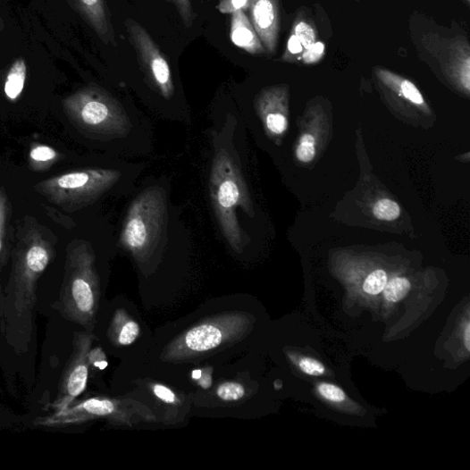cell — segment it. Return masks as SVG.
<instances>
[{
	"label": "cell",
	"instance_id": "19",
	"mask_svg": "<svg viewBox=\"0 0 470 470\" xmlns=\"http://www.w3.org/2000/svg\"><path fill=\"white\" fill-rule=\"evenodd\" d=\"M26 79V65L23 60H18L10 71L6 84L5 92L11 100H16L24 88Z\"/></svg>",
	"mask_w": 470,
	"mask_h": 470
},
{
	"label": "cell",
	"instance_id": "37",
	"mask_svg": "<svg viewBox=\"0 0 470 470\" xmlns=\"http://www.w3.org/2000/svg\"><path fill=\"white\" fill-rule=\"evenodd\" d=\"M4 294H3V286L2 279H0V309L3 308Z\"/></svg>",
	"mask_w": 470,
	"mask_h": 470
},
{
	"label": "cell",
	"instance_id": "9",
	"mask_svg": "<svg viewBox=\"0 0 470 470\" xmlns=\"http://www.w3.org/2000/svg\"><path fill=\"white\" fill-rule=\"evenodd\" d=\"M125 27L136 49L141 71L149 88L165 103L176 97V86L169 62L162 55L149 33L139 23L127 19Z\"/></svg>",
	"mask_w": 470,
	"mask_h": 470
},
{
	"label": "cell",
	"instance_id": "20",
	"mask_svg": "<svg viewBox=\"0 0 470 470\" xmlns=\"http://www.w3.org/2000/svg\"><path fill=\"white\" fill-rule=\"evenodd\" d=\"M215 396L226 404H239L246 399L248 390L245 385L239 382H224L215 389Z\"/></svg>",
	"mask_w": 470,
	"mask_h": 470
},
{
	"label": "cell",
	"instance_id": "28",
	"mask_svg": "<svg viewBox=\"0 0 470 470\" xmlns=\"http://www.w3.org/2000/svg\"><path fill=\"white\" fill-rule=\"evenodd\" d=\"M318 392L324 399L333 404H340L347 399L345 391L340 387L331 383H321L318 386Z\"/></svg>",
	"mask_w": 470,
	"mask_h": 470
},
{
	"label": "cell",
	"instance_id": "13",
	"mask_svg": "<svg viewBox=\"0 0 470 470\" xmlns=\"http://www.w3.org/2000/svg\"><path fill=\"white\" fill-rule=\"evenodd\" d=\"M146 385L157 404L161 406L164 413L165 424H176L185 418L190 407V401L185 394L161 382L151 381L146 382Z\"/></svg>",
	"mask_w": 470,
	"mask_h": 470
},
{
	"label": "cell",
	"instance_id": "12",
	"mask_svg": "<svg viewBox=\"0 0 470 470\" xmlns=\"http://www.w3.org/2000/svg\"><path fill=\"white\" fill-rule=\"evenodd\" d=\"M284 90L280 88H270L262 90L254 100V113L264 128L280 137L288 128V119L280 109L282 107Z\"/></svg>",
	"mask_w": 470,
	"mask_h": 470
},
{
	"label": "cell",
	"instance_id": "23",
	"mask_svg": "<svg viewBox=\"0 0 470 470\" xmlns=\"http://www.w3.org/2000/svg\"><path fill=\"white\" fill-rule=\"evenodd\" d=\"M293 35L306 50L316 42V33L311 24L305 21H298L293 27Z\"/></svg>",
	"mask_w": 470,
	"mask_h": 470
},
{
	"label": "cell",
	"instance_id": "18",
	"mask_svg": "<svg viewBox=\"0 0 470 470\" xmlns=\"http://www.w3.org/2000/svg\"><path fill=\"white\" fill-rule=\"evenodd\" d=\"M59 159V153L43 144L32 145L29 153V165L32 172H46Z\"/></svg>",
	"mask_w": 470,
	"mask_h": 470
},
{
	"label": "cell",
	"instance_id": "25",
	"mask_svg": "<svg viewBox=\"0 0 470 470\" xmlns=\"http://www.w3.org/2000/svg\"><path fill=\"white\" fill-rule=\"evenodd\" d=\"M315 139L312 134H305L301 138L298 147H297L296 155L299 161L309 163L314 160L315 156Z\"/></svg>",
	"mask_w": 470,
	"mask_h": 470
},
{
	"label": "cell",
	"instance_id": "21",
	"mask_svg": "<svg viewBox=\"0 0 470 470\" xmlns=\"http://www.w3.org/2000/svg\"><path fill=\"white\" fill-rule=\"evenodd\" d=\"M412 289V284L407 278H394L387 282L383 290L385 298L396 304L404 299Z\"/></svg>",
	"mask_w": 470,
	"mask_h": 470
},
{
	"label": "cell",
	"instance_id": "5",
	"mask_svg": "<svg viewBox=\"0 0 470 470\" xmlns=\"http://www.w3.org/2000/svg\"><path fill=\"white\" fill-rule=\"evenodd\" d=\"M44 227L32 224L26 230L13 253V270L3 308L6 330L27 323L37 302L38 282L55 256V244Z\"/></svg>",
	"mask_w": 470,
	"mask_h": 470
},
{
	"label": "cell",
	"instance_id": "26",
	"mask_svg": "<svg viewBox=\"0 0 470 470\" xmlns=\"http://www.w3.org/2000/svg\"><path fill=\"white\" fill-rule=\"evenodd\" d=\"M9 199L4 188H0V255L3 253L9 212Z\"/></svg>",
	"mask_w": 470,
	"mask_h": 470
},
{
	"label": "cell",
	"instance_id": "8",
	"mask_svg": "<svg viewBox=\"0 0 470 470\" xmlns=\"http://www.w3.org/2000/svg\"><path fill=\"white\" fill-rule=\"evenodd\" d=\"M95 420L128 427L140 423L158 421L154 412L140 401L132 399L93 397L49 416L37 418L35 424L45 427H64Z\"/></svg>",
	"mask_w": 470,
	"mask_h": 470
},
{
	"label": "cell",
	"instance_id": "30",
	"mask_svg": "<svg viewBox=\"0 0 470 470\" xmlns=\"http://www.w3.org/2000/svg\"><path fill=\"white\" fill-rule=\"evenodd\" d=\"M88 363L90 368L105 371L108 366V358L102 348H91L88 353Z\"/></svg>",
	"mask_w": 470,
	"mask_h": 470
},
{
	"label": "cell",
	"instance_id": "36",
	"mask_svg": "<svg viewBox=\"0 0 470 470\" xmlns=\"http://www.w3.org/2000/svg\"><path fill=\"white\" fill-rule=\"evenodd\" d=\"M201 374H203V369H196L192 373V379L196 382L201 377Z\"/></svg>",
	"mask_w": 470,
	"mask_h": 470
},
{
	"label": "cell",
	"instance_id": "1",
	"mask_svg": "<svg viewBox=\"0 0 470 470\" xmlns=\"http://www.w3.org/2000/svg\"><path fill=\"white\" fill-rule=\"evenodd\" d=\"M206 179L210 207L224 244L243 256L251 243L249 221L256 216L247 174L246 123L235 109L210 118Z\"/></svg>",
	"mask_w": 470,
	"mask_h": 470
},
{
	"label": "cell",
	"instance_id": "2",
	"mask_svg": "<svg viewBox=\"0 0 470 470\" xmlns=\"http://www.w3.org/2000/svg\"><path fill=\"white\" fill-rule=\"evenodd\" d=\"M118 226L117 246L146 278L153 276L167 254L188 248L190 232L172 198V181L147 178L138 182Z\"/></svg>",
	"mask_w": 470,
	"mask_h": 470
},
{
	"label": "cell",
	"instance_id": "10",
	"mask_svg": "<svg viewBox=\"0 0 470 470\" xmlns=\"http://www.w3.org/2000/svg\"><path fill=\"white\" fill-rule=\"evenodd\" d=\"M94 340L95 335L89 331L76 333L73 351L54 401L53 408L55 412L70 407L73 405L74 400L85 391L90 369L88 353Z\"/></svg>",
	"mask_w": 470,
	"mask_h": 470
},
{
	"label": "cell",
	"instance_id": "31",
	"mask_svg": "<svg viewBox=\"0 0 470 470\" xmlns=\"http://www.w3.org/2000/svg\"><path fill=\"white\" fill-rule=\"evenodd\" d=\"M173 3L185 26L188 28L191 27L195 19L191 0H173Z\"/></svg>",
	"mask_w": 470,
	"mask_h": 470
},
{
	"label": "cell",
	"instance_id": "6",
	"mask_svg": "<svg viewBox=\"0 0 470 470\" xmlns=\"http://www.w3.org/2000/svg\"><path fill=\"white\" fill-rule=\"evenodd\" d=\"M253 326V315L243 311L207 317L177 335L164 348L160 359L172 364L197 361L243 341Z\"/></svg>",
	"mask_w": 470,
	"mask_h": 470
},
{
	"label": "cell",
	"instance_id": "24",
	"mask_svg": "<svg viewBox=\"0 0 470 470\" xmlns=\"http://www.w3.org/2000/svg\"><path fill=\"white\" fill-rule=\"evenodd\" d=\"M373 214L379 220L394 221L399 216L400 209L395 201L384 198L375 205Z\"/></svg>",
	"mask_w": 470,
	"mask_h": 470
},
{
	"label": "cell",
	"instance_id": "4",
	"mask_svg": "<svg viewBox=\"0 0 470 470\" xmlns=\"http://www.w3.org/2000/svg\"><path fill=\"white\" fill-rule=\"evenodd\" d=\"M146 164L112 159L109 164L66 172L35 186L52 205L66 213L88 208L107 197L129 196L139 182Z\"/></svg>",
	"mask_w": 470,
	"mask_h": 470
},
{
	"label": "cell",
	"instance_id": "35",
	"mask_svg": "<svg viewBox=\"0 0 470 470\" xmlns=\"http://www.w3.org/2000/svg\"><path fill=\"white\" fill-rule=\"evenodd\" d=\"M463 343L467 352L470 351V326L469 323H466L463 335Z\"/></svg>",
	"mask_w": 470,
	"mask_h": 470
},
{
	"label": "cell",
	"instance_id": "3",
	"mask_svg": "<svg viewBox=\"0 0 470 470\" xmlns=\"http://www.w3.org/2000/svg\"><path fill=\"white\" fill-rule=\"evenodd\" d=\"M63 106L81 136L106 147L114 159L130 161L154 150L150 121L102 87H85L65 97Z\"/></svg>",
	"mask_w": 470,
	"mask_h": 470
},
{
	"label": "cell",
	"instance_id": "27",
	"mask_svg": "<svg viewBox=\"0 0 470 470\" xmlns=\"http://www.w3.org/2000/svg\"><path fill=\"white\" fill-rule=\"evenodd\" d=\"M301 373L313 377H320L325 374L326 369L323 363L312 357H301L298 362Z\"/></svg>",
	"mask_w": 470,
	"mask_h": 470
},
{
	"label": "cell",
	"instance_id": "17",
	"mask_svg": "<svg viewBox=\"0 0 470 470\" xmlns=\"http://www.w3.org/2000/svg\"><path fill=\"white\" fill-rule=\"evenodd\" d=\"M377 76L383 84L396 91L399 95L406 97L413 105L418 106L424 105L423 95L412 81L381 69L377 70Z\"/></svg>",
	"mask_w": 470,
	"mask_h": 470
},
{
	"label": "cell",
	"instance_id": "7",
	"mask_svg": "<svg viewBox=\"0 0 470 470\" xmlns=\"http://www.w3.org/2000/svg\"><path fill=\"white\" fill-rule=\"evenodd\" d=\"M99 299L100 280L95 248L88 240L72 241L66 251L61 310L65 318L91 332Z\"/></svg>",
	"mask_w": 470,
	"mask_h": 470
},
{
	"label": "cell",
	"instance_id": "22",
	"mask_svg": "<svg viewBox=\"0 0 470 470\" xmlns=\"http://www.w3.org/2000/svg\"><path fill=\"white\" fill-rule=\"evenodd\" d=\"M387 282V273L382 270H377L366 277L363 290L368 295H379L384 290Z\"/></svg>",
	"mask_w": 470,
	"mask_h": 470
},
{
	"label": "cell",
	"instance_id": "14",
	"mask_svg": "<svg viewBox=\"0 0 470 470\" xmlns=\"http://www.w3.org/2000/svg\"><path fill=\"white\" fill-rule=\"evenodd\" d=\"M75 6L105 44L114 43L105 0H73Z\"/></svg>",
	"mask_w": 470,
	"mask_h": 470
},
{
	"label": "cell",
	"instance_id": "11",
	"mask_svg": "<svg viewBox=\"0 0 470 470\" xmlns=\"http://www.w3.org/2000/svg\"><path fill=\"white\" fill-rule=\"evenodd\" d=\"M249 9L251 23L265 52L274 54L281 25L279 0H251Z\"/></svg>",
	"mask_w": 470,
	"mask_h": 470
},
{
	"label": "cell",
	"instance_id": "15",
	"mask_svg": "<svg viewBox=\"0 0 470 470\" xmlns=\"http://www.w3.org/2000/svg\"><path fill=\"white\" fill-rule=\"evenodd\" d=\"M230 38L235 46L251 55H261L265 52L245 11L231 14Z\"/></svg>",
	"mask_w": 470,
	"mask_h": 470
},
{
	"label": "cell",
	"instance_id": "32",
	"mask_svg": "<svg viewBox=\"0 0 470 470\" xmlns=\"http://www.w3.org/2000/svg\"><path fill=\"white\" fill-rule=\"evenodd\" d=\"M325 52V46L322 42H315L313 46L304 51L301 55V59L306 63H315L319 62Z\"/></svg>",
	"mask_w": 470,
	"mask_h": 470
},
{
	"label": "cell",
	"instance_id": "34",
	"mask_svg": "<svg viewBox=\"0 0 470 470\" xmlns=\"http://www.w3.org/2000/svg\"><path fill=\"white\" fill-rule=\"evenodd\" d=\"M213 372L214 368L212 366L206 367L203 369V374H201V377L196 381L197 384L204 390H209L211 389L213 385Z\"/></svg>",
	"mask_w": 470,
	"mask_h": 470
},
{
	"label": "cell",
	"instance_id": "33",
	"mask_svg": "<svg viewBox=\"0 0 470 470\" xmlns=\"http://www.w3.org/2000/svg\"><path fill=\"white\" fill-rule=\"evenodd\" d=\"M304 46H301L298 39L291 33V36L288 41V47L285 55L282 57L284 61H290L299 55L304 53Z\"/></svg>",
	"mask_w": 470,
	"mask_h": 470
},
{
	"label": "cell",
	"instance_id": "16",
	"mask_svg": "<svg viewBox=\"0 0 470 470\" xmlns=\"http://www.w3.org/2000/svg\"><path fill=\"white\" fill-rule=\"evenodd\" d=\"M141 328L124 309H119L113 315L108 329V338L113 347H129L139 339Z\"/></svg>",
	"mask_w": 470,
	"mask_h": 470
},
{
	"label": "cell",
	"instance_id": "29",
	"mask_svg": "<svg viewBox=\"0 0 470 470\" xmlns=\"http://www.w3.org/2000/svg\"><path fill=\"white\" fill-rule=\"evenodd\" d=\"M251 0H221L216 9L222 14H233L249 9Z\"/></svg>",
	"mask_w": 470,
	"mask_h": 470
}]
</instances>
